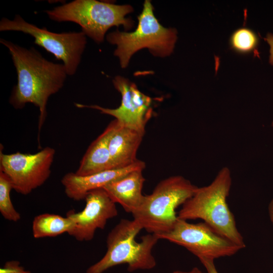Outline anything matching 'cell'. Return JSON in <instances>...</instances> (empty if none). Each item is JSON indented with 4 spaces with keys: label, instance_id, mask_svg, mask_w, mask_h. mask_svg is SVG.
Wrapping results in <instances>:
<instances>
[{
    "label": "cell",
    "instance_id": "7",
    "mask_svg": "<svg viewBox=\"0 0 273 273\" xmlns=\"http://www.w3.org/2000/svg\"><path fill=\"white\" fill-rule=\"evenodd\" d=\"M0 31H19L30 35L36 44L63 62L69 76L75 74L86 44V35L82 31L53 32L26 22L19 15H16L13 20L3 18Z\"/></svg>",
    "mask_w": 273,
    "mask_h": 273
},
{
    "label": "cell",
    "instance_id": "6",
    "mask_svg": "<svg viewBox=\"0 0 273 273\" xmlns=\"http://www.w3.org/2000/svg\"><path fill=\"white\" fill-rule=\"evenodd\" d=\"M153 10L150 1H145L135 31L126 32L117 30L107 35V41L117 46L114 55L119 58L121 67L125 68L133 54L143 48L149 49L153 55L160 57L168 56L173 52L177 31L161 25Z\"/></svg>",
    "mask_w": 273,
    "mask_h": 273
},
{
    "label": "cell",
    "instance_id": "20",
    "mask_svg": "<svg viewBox=\"0 0 273 273\" xmlns=\"http://www.w3.org/2000/svg\"><path fill=\"white\" fill-rule=\"evenodd\" d=\"M214 260L205 258L200 259V262L205 268L207 273H219L216 268Z\"/></svg>",
    "mask_w": 273,
    "mask_h": 273
},
{
    "label": "cell",
    "instance_id": "12",
    "mask_svg": "<svg viewBox=\"0 0 273 273\" xmlns=\"http://www.w3.org/2000/svg\"><path fill=\"white\" fill-rule=\"evenodd\" d=\"M145 166L144 161L138 159L134 164L124 168L108 169L86 176L69 172L63 177L61 183L67 197L79 201L84 199L89 192L102 188L132 171L143 170Z\"/></svg>",
    "mask_w": 273,
    "mask_h": 273
},
{
    "label": "cell",
    "instance_id": "14",
    "mask_svg": "<svg viewBox=\"0 0 273 273\" xmlns=\"http://www.w3.org/2000/svg\"><path fill=\"white\" fill-rule=\"evenodd\" d=\"M144 134L119 123L109 144L113 169L129 166L138 160L136 153Z\"/></svg>",
    "mask_w": 273,
    "mask_h": 273
},
{
    "label": "cell",
    "instance_id": "23",
    "mask_svg": "<svg viewBox=\"0 0 273 273\" xmlns=\"http://www.w3.org/2000/svg\"><path fill=\"white\" fill-rule=\"evenodd\" d=\"M172 273H203L198 267H195L189 271L175 270Z\"/></svg>",
    "mask_w": 273,
    "mask_h": 273
},
{
    "label": "cell",
    "instance_id": "21",
    "mask_svg": "<svg viewBox=\"0 0 273 273\" xmlns=\"http://www.w3.org/2000/svg\"><path fill=\"white\" fill-rule=\"evenodd\" d=\"M264 39L269 44L270 48L269 63L273 65V34L271 33H268Z\"/></svg>",
    "mask_w": 273,
    "mask_h": 273
},
{
    "label": "cell",
    "instance_id": "22",
    "mask_svg": "<svg viewBox=\"0 0 273 273\" xmlns=\"http://www.w3.org/2000/svg\"><path fill=\"white\" fill-rule=\"evenodd\" d=\"M268 210L270 220L273 225V198L269 203Z\"/></svg>",
    "mask_w": 273,
    "mask_h": 273
},
{
    "label": "cell",
    "instance_id": "16",
    "mask_svg": "<svg viewBox=\"0 0 273 273\" xmlns=\"http://www.w3.org/2000/svg\"><path fill=\"white\" fill-rule=\"evenodd\" d=\"M74 226L71 219L59 215L43 213L35 216L32 222V234L36 239L56 237L68 233Z\"/></svg>",
    "mask_w": 273,
    "mask_h": 273
},
{
    "label": "cell",
    "instance_id": "5",
    "mask_svg": "<svg viewBox=\"0 0 273 273\" xmlns=\"http://www.w3.org/2000/svg\"><path fill=\"white\" fill-rule=\"evenodd\" d=\"M132 11L129 5L75 0L44 12L53 21L78 24L86 36L100 43L103 41L107 31L113 26L123 25L126 29H130L133 22L125 16Z\"/></svg>",
    "mask_w": 273,
    "mask_h": 273
},
{
    "label": "cell",
    "instance_id": "24",
    "mask_svg": "<svg viewBox=\"0 0 273 273\" xmlns=\"http://www.w3.org/2000/svg\"><path fill=\"white\" fill-rule=\"evenodd\" d=\"M271 126L273 127V120H272V121L271 122Z\"/></svg>",
    "mask_w": 273,
    "mask_h": 273
},
{
    "label": "cell",
    "instance_id": "1",
    "mask_svg": "<svg viewBox=\"0 0 273 273\" xmlns=\"http://www.w3.org/2000/svg\"><path fill=\"white\" fill-rule=\"evenodd\" d=\"M9 50L17 74L9 102L17 109L32 103L39 111L38 131L45 120L49 97L64 86L68 75L63 64L55 63L43 57L33 47L25 48L1 38Z\"/></svg>",
    "mask_w": 273,
    "mask_h": 273
},
{
    "label": "cell",
    "instance_id": "19",
    "mask_svg": "<svg viewBox=\"0 0 273 273\" xmlns=\"http://www.w3.org/2000/svg\"><path fill=\"white\" fill-rule=\"evenodd\" d=\"M0 273H31L30 271L25 270L20 265V262L16 260L7 261L0 268Z\"/></svg>",
    "mask_w": 273,
    "mask_h": 273
},
{
    "label": "cell",
    "instance_id": "9",
    "mask_svg": "<svg viewBox=\"0 0 273 273\" xmlns=\"http://www.w3.org/2000/svg\"><path fill=\"white\" fill-rule=\"evenodd\" d=\"M55 154V149L49 147L34 154H5L1 148L0 171L8 176L17 193L28 195L49 177Z\"/></svg>",
    "mask_w": 273,
    "mask_h": 273
},
{
    "label": "cell",
    "instance_id": "3",
    "mask_svg": "<svg viewBox=\"0 0 273 273\" xmlns=\"http://www.w3.org/2000/svg\"><path fill=\"white\" fill-rule=\"evenodd\" d=\"M142 229L135 220L122 219L107 236L106 254L90 266L86 273H103L121 264H127L130 272L153 268L156 261L152 250L159 239L155 234H151L143 236L141 242L135 241L136 236Z\"/></svg>",
    "mask_w": 273,
    "mask_h": 273
},
{
    "label": "cell",
    "instance_id": "8",
    "mask_svg": "<svg viewBox=\"0 0 273 273\" xmlns=\"http://www.w3.org/2000/svg\"><path fill=\"white\" fill-rule=\"evenodd\" d=\"M156 236L185 248L199 260L231 256L243 248L204 222L191 223L178 218L169 232Z\"/></svg>",
    "mask_w": 273,
    "mask_h": 273
},
{
    "label": "cell",
    "instance_id": "13",
    "mask_svg": "<svg viewBox=\"0 0 273 273\" xmlns=\"http://www.w3.org/2000/svg\"><path fill=\"white\" fill-rule=\"evenodd\" d=\"M142 171H132L102 188L113 202L131 214L138 209L144 197L142 191L145 179Z\"/></svg>",
    "mask_w": 273,
    "mask_h": 273
},
{
    "label": "cell",
    "instance_id": "11",
    "mask_svg": "<svg viewBox=\"0 0 273 273\" xmlns=\"http://www.w3.org/2000/svg\"><path fill=\"white\" fill-rule=\"evenodd\" d=\"M84 199L82 211L70 210L66 214L74 222L73 228L68 234L79 241L92 240L97 229H104L107 220L118 214L116 203L103 188L89 192Z\"/></svg>",
    "mask_w": 273,
    "mask_h": 273
},
{
    "label": "cell",
    "instance_id": "2",
    "mask_svg": "<svg viewBox=\"0 0 273 273\" xmlns=\"http://www.w3.org/2000/svg\"><path fill=\"white\" fill-rule=\"evenodd\" d=\"M230 169L223 167L208 186L196 189L182 205L179 219H201L217 233L245 248L243 237L236 225L235 216L227 203L232 186Z\"/></svg>",
    "mask_w": 273,
    "mask_h": 273
},
{
    "label": "cell",
    "instance_id": "15",
    "mask_svg": "<svg viewBox=\"0 0 273 273\" xmlns=\"http://www.w3.org/2000/svg\"><path fill=\"white\" fill-rule=\"evenodd\" d=\"M118 124L116 119L111 121L104 131L92 142L82 157L75 174L86 176L113 169L109 144Z\"/></svg>",
    "mask_w": 273,
    "mask_h": 273
},
{
    "label": "cell",
    "instance_id": "18",
    "mask_svg": "<svg viewBox=\"0 0 273 273\" xmlns=\"http://www.w3.org/2000/svg\"><path fill=\"white\" fill-rule=\"evenodd\" d=\"M12 184L3 172L0 171V212L7 220L17 222L21 218L20 213L14 208L10 197Z\"/></svg>",
    "mask_w": 273,
    "mask_h": 273
},
{
    "label": "cell",
    "instance_id": "17",
    "mask_svg": "<svg viewBox=\"0 0 273 273\" xmlns=\"http://www.w3.org/2000/svg\"><path fill=\"white\" fill-rule=\"evenodd\" d=\"M258 44L257 34L252 29L246 27L236 29L229 39L231 49L240 55H248L254 52Z\"/></svg>",
    "mask_w": 273,
    "mask_h": 273
},
{
    "label": "cell",
    "instance_id": "10",
    "mask_svg": "<svg viewBox=\"0 0 273 273\" xmlns=\"http://www.w3.org/2000/svg\"><path fill=\"white\" fill-rule=\"evenodd\" d=\"M115 88L122 97L120 106L116 109L104 108L98 105L88 106L79 103L78 108H90L103 114L111 115L121 125L145 133V126L152 116V99L140 92L136 85L120 76L113 80Z\"/></svg>",
    "mask_w": 273,
    "mask_h": 273
},
{
    "label": "cell",
    "instance_id": "4",
    "mask_svg": "<svg viewBox=\"0 0 273 273\" xmlns=\"http://www.w3.org/2000/svg\"><path fill=\"white\" fill-rule=\"evenodd\" d=\"M197 188L182 176L169 177L159 182L151 194L144 196L140 206L132 214L133 219L150 234L167 233L178 219L175 210Z\"/></svg>",
    "mask_w": 273,
    "mask_h": 273
}]
</instances>
